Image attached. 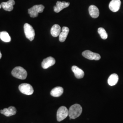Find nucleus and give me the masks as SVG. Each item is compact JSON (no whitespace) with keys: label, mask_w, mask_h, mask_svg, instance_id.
Masks as SVG:
<instances>
[{"label":"nucleus","mask_w":123,"mask_h":123,"mask_svg":"<svg viewBox=\"0 0 123 123\" xmlns=\"http://www.w3.org/2000/svg\"><path fill=\"white\" fill-rule=\"evenodd\" d=\"M61 31L60 26L58 24L54 25L51 29V34L53 37H57Z\"/></svg>","instance_id":"f3484780"},{"label":"nucleus","mask_w":123,"mask_h":123,"mask_svg":"<svg viewBox=\"0 0 123 123\" xmlns=\"http://www.w3.org/2000/svg\"><path fill=\"white\" fill-rule=\"evenodd\" d=\"M19 89L23 94L30 95L33 94L34 90L32 86L30 84L24 83L21 84L19 86Z\"/></svg>","instance_id":"39448f33"},{"label":"nucleus","mask_w":123,"mask_h":123,"mask_svg":"<svg viewBox=\"0 0 123 123\" xmlns=\"http://www.w3.org/2000/svg\"><path fill=\"white\" fill-rule=\"evenodd\" d=\"M68 116V110L65 106H62L57 110V119L58 121H61Z\"/></svg>","instance_id":"423d86ee"},{"label":"nucleus","mask_w":123,"mask_h":123,"mask_svg":"<svg viewBox=\"0 0 123 123\" xmlns=\"http://www.w3.org/2000/svg\"><path fill=\"white\" fill-rule=\"evenodd\" d=\"M63 92V88L61 87H56L51 90L50 94L54 97H58L61 96Z\"/></svg>","instance_id":"dca6fc26"},{"label":"nucleus","mask_w":123,"mask_h":123,"mask_svg":"<svg viewBox=\"0 0 123 123\" xmlns=\"http://www.w3.org/2000/svg\"><path fill=\"white\" fill-rule=\"evenodd\" d=\"M15 4V1L14 0H9L7 2H2L1 3V6L5 11L11 12L13 9V6Z\"/></svg>","instance_id":"f8f14e48"},{"label":"nucleus","mask_w":123,"mask_h":123,"mask_svg":"<svg viewBox=\"0 0 123 123\" xmlns=\"http://www.w3.org/2000/svg\"><path fill=\"white\" fill-rule=\"evenodd\" d=\"M69 31V29L68 27L63 26L62 28L61 31L59 36V40L60 42H64L65 41Z\"/></svg>","instance_id":"2eb2a0df"},{"label":"nucleus","mask_w":123,"mask_h":123,"mask_svg":"<svg viewBox=\"0 0 123 123\" xmlns=\"http://www.w3.org/2000/svg\"><path fill=\"white\" fill-rule=\"evenodd\" d=\"M82 107L79 104H74L71 106L68 110V116L71 119H75L82 114Z\"/></svg>","instance_id":"f257e3e1"},{"label":"nucleus","mask_w":123,"mask_h":123,"mask_svg":"<svg viewBox=\"0 0 123 123\" xmlns=\"http://www.w3.org/2000/svg\"><path fill=\"white\" fill-rule=\"evenodd\" d=\"M121 4L120 0H112L110 3L109 8L112 12H116L120 9Z\"/></svg>","instance_id":"9d476101"},{"label":"nucleus","mask_w":123,"mask_h":123,"mask_svg":"<svg viewBox=\"0 0 123 123\" xmlns=\"http://www.w3.org/2000/svg\"><path fill=\"white\" fill-rule=\"evenodd\" d=\"M55 62V59L53 57H49L43 59L42 62V67L44 69H47L50 67L54 65Z\"/></svg>","instance_id":"6e6552de"},{"label":"nucleus","mask_w":123,"mask_h":123,"mask_svg":"<svg viewBox=\"0 0 123 123\" xmlns=\"http://www.w3.org/2000/svg\"><path fill=\"white\" fill-rule=\"evenodd\" d=\"M1 7H2V6H1V4H0V9L1 8Z\"/></svg>","instance_id":"4be33fe9"},{"label":"nucleus","mask_w":123,"mask_h":123,"mask_svg":"<svg viewBox=\"0 0 123 123\" xmlns=\"http://www.w3.org/2000/svg\"><path fill=\"white\" fill-rule=\"evenodd\" d=\"M72 71L74 74L75 76L78 79H82L84 76V73L83 70L79 68L77 66H73L72 68Z\"/></svg>","instance_id":"4468645a"},{"label":"nucleus","mask_w":123,"mask_h":123,"mask_svg":"<svg viewBox=\"0 0 123 123\" xmlns=\"http://www.w3.org/2000/svg\"><path fill=\"white\" fill-rule=\"evenodd\" d=\"M12 74L13 77L22 80L26 79L27 75L26 70L21 67H15L12 71Z\"/></svg>","instance_id":"f03ea898"},{"label":"nucleus","mask_w":123,"mask_h":123,"mask_svg":"<svg viewBox=\"0 0 123 123\" xmlns=\"http://www.w3.org/2000/svg\"><path fill=\"white\" fill-rule=\"evenodd\" d=\"M0 38L2 41L6 43H9L11 41V38L8 33L6 31L0 32Z\"/></svg>","instance_id":"6ab92c4d"},{"label":"nucleus","mask_w":123,"mask_h":123,"mask_svg":"<svg viewBox=\"0 0 123 123\" xmlns=\"http://www.w3.org/2000/svg\"><path fill=\"white\" fill-rule=\"evenodd\" d=\"M24 30L26 38L30 41H33L35 37V33L32 26L28 23H25L24 25Z\"/></svg>","instance_id":"20e7f679"},{"label":"nucleus","mask_w":123,"mask_h":123,"mask_svg":"<svg viewBox=\"0 0 123 123\" xmlns=\"http://www.w3.org/2000/svg\"><path fill=\"white\" fill-rule=\"evenodd\" d=\"M69 2L58 1L56 3V5L54 6V11L56 13H58L61 12L62 10L69 6Z\"/></svg>","instance_id":"1a4fd4ad"},{"label":"nucleus","mask_w":123,"mask_h":123,"mask_svg":"<svg viewBox=\"0 0 123 123\" xmlns=\"http://www.w3.org/2000/svg\"><path fill=\"white\" fill-rule=\"evenodd\" d=\"M119 80V77L118 75L114 74L111 75L109 77V79H108V83L110 86H114L118 83Z\"/></svg>","instance_id":"a211bd4d"},{"label":"nucleus","mask_w":123,"mask_h":123,"mask_svg":"<svg viewBox=\"0 0 123 123\" xmlns=\"http://www.w3.org/2000/svg\"><path fill=\"white\" fill-rule=\"evenodd\" d=\"M89 13L90 16L93 18H96L99 17V11L98 8L94 5H91L88 8Z\"/></svg>","instance_id":"ddd939ff"},{"label":"nucleus","mask_w":123,"mask_h":123,"mask_svg":"<svg viewBox=\"0 0 123 123\" xmlns=\"http://www.w3.org/2000/svg\"><path fill=\"white\" fill-rule=\"evenodd\" d=\"M44 6L43 5H36L28 9V13L31 18H37L38 14L43 12Z\"/></svg>","instance_id":"7ed1b4c3"},{"label":"nucleus","mask_w":123,"mask_h":123,"mask_svg":"<svg viewBox=\"0 0 123 123\" xmlns=\"http://www.w3.org/2000/svg\"><path fill=\"white\" fill-rule=\"evenodd\" d=\"M98 31L102 39L105 40L108 38V34L105 30L104 28L103 27L99 28L98 30Z\"/></svg>","instance_id":"aec40b11"},{"label":"nucleus","mask_w":123,"mask_h":123,"mask_svg":"<svg viewBox=\"0 0 123 123\" xmlns=\"http://www.w3.org/2000/svg\"><path fill=\"white\" fill-rule=\"evenodd\" d=\"M82 55L84 57L91 60H99L101 58V56L99 54L93 53L89 50L84 51L82 53Z\"/></svg>","instance_id":"0eeeda50"},{"label":"nucleus","mask_w":123,"mask_h":123,"mask_svg":"<svg viewBox=\"0 0 123 123\" xmlns=\"http://www.w3.org/2000/svg\"><path fill=\"white\" fill-rule=\"evenodd\" d=\"M2 57V54H1V53H0V59Z\"/></svg>","instance_id":"412c9836"},{"label":"nucleus","mask_w":123,"mask_h":123,"mask_svg":"<svg viewBox=\"0 0 123 123\" xmlns=\"http://www.w3.org/2000/svg\"><path fill=\"white\" fill-rule=\"evenodd\" d=\"M0 113L6 116L9 117L16 114L17 110L15 107L10 106L8 108H5L3 110H0Z\"/></svg>","instance_id":"9b49d317"}]
</instances>
